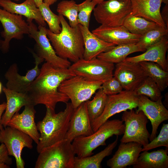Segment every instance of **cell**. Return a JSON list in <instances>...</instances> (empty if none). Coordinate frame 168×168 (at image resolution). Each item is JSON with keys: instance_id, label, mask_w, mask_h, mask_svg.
Listing matches in <instances>:
<instances>
[{"instance_id": "cell-35", "label": "cell", "mask_w": 168, "mask_h": 168, "mask_svg": "<svg viewBox=\"0 0 168 168\" xmlns=\"http://www.w3.org/2000/svg\"><path fill=\"white\" fill-rule=\"evenodd\" d=\"M49 6L43 2L38 8L44 20L49 26V29L54 33L59 34L62 30L59 16L52 12Z\"/></svg>"}, {"instance_id": "cell-38", "label": "cell", "mask_w": 168, "mask_h": 168, "mask_svg": "<svg viewBox=\"0 0 168 168\" xmlns=\"http://www.w3.org/2000/svg\"><path fill=\"white\" fill-rule=\"evenodd\" d=\"M101 88L107 96L117 94L123 91V87L121 83L114 76L104 81Z\"/></svg>"}, {"instance_id": "cell-9", "label": "cell", "mask_w": 168, "mask_h": 168, "mask_svg": "<svg viewBox=\"0 0 168 168\" xmlns=\"http://www.w3.org/2000/svg\"><path fill=\"white\" fill-rule=\"evenodd\" d=\"M139 98L134 91L125 90L116 94L107 96L103 112L91 124L93 132L116 114L137 108Z\"/></svg>"}, {"instance_id": "cell-11", "label": "cell", "mask_w": 168, "mask_h": 168, "mask_svg": "<svg viewBox=\"0 0 168 168\" xmlns=\"http://www.w3.org/2000/svg\"><path fill=\"white\" fill-rule=\"evenodd\" d=\"M69 68L75 75L92 81H105L113 76L114 64L96 58L89 60L80 59Z\"/></svg>"}, {"instance_id": "cell-45", "label": "cell", "mask_w": 168, "mask_h": 168, "mask_svg": "<svg viewBox=\"0 0 168 168\" xmlns=\"http://www.w3.org/2000/svg\"><path fill=\"white\" fill-rule=\"evenodd\" d=\"M2 90V86L1 82H0V94L1 93Z\"/></svg>"}, {"instance_id": "cell-7", "label": "cell", "mask_w": 168, "mask_h": 168, "mask_svg": "<svg viewBox=\"0 0 168 168\" xmlns=\"http://www.w3.org/2000/svg\"><path fill=\"white\" fill-rule=\"evenodd\" d=\"M103 81H92L75 75L63 81L58 91L67 96L71 101L74 108L89 100L99 89Z\"/></svg>"}, {"instance_id": "cell-21", "label": "cell", "mask_w": 168, "mask_h": 168, "mask_svg": "<svg viewBox=\"0 0 168 168\" xmlns=\"http://www.w3.org/2000/svg\"><path fill=\"white\" fill-rule=\"evenodd\" d=\"M167 36H165L158 42L147 49L144 53L136 56L127 57L123 61L153 62L158 64L165 71L168 72V62L166 58L168 49Z\"/></svg>"}, {"instance_id": "cell-13", "label": "cell", "mask_w": 168, "mask_h": 168, "mask_svg": "<svg viewBox=\"0 0 168 168\" xmlns=\"http://www.w3.org/2000/svg\"><path fill=\"white\" fill-rule=\"evenodd\" d=\"M0 22L3 29L1 35L4 38L1 41L0 49L4 53L8 52L12 39L21 40L24 35L29 34V25L21 15L11 13L0 8Z\"/></svg>"}, {"instance_id": "cell-37", "label": "cell", "mask_w": 168, "mask_h": 168, "mask_svg": "<svg viewBox=\"0 0 168 168\" xmlns=\"http://www.w3.org/2000/svg\"><path fill=\"white\" fill-rule=\"evenodd\" d=\"M145 146L143 147L142 152L164 146L168 148V124H163L160 133Z\"/></svg>"}, {"instance_id": "cell-40", "label": "cell", "mask_w": 168, "mask_h": 168, "mask_svg": "<svg viewBox=\"0 0 168 168\" xmlns=\"http://www.w3.org/2000/svg\"><path fill=\"white\" fill-rule=\"evenodd\" d=\"M168 4H165V6L163 8L162 12L161 13L162 19L167 28H168Z\"/></svg>"}, {"instance_id": "cell-29", "label": "cell", "mask_w": 168, "mask_h": 168, "mask_svg": "<svg viewBox=\"0 0 168 168\" xmlns=\"http://www.w3.org/2000/svg\"><path fill=\"white\" fill-rule=\"evenodd\" d=\"M147 77L152 78L157 84L161 91L168 86V72L165 71L158 64L149 61L138 63Z\"/></svg>"}, {"instance_id": "cell-49", "label": "cell", "mask_w": 168, "mask_h": 168, "mask_svg": "<svg viewBox=\"0 0 168 168\" xmlns=\"http://www.w3.org/2000/svg\"><path fill=\"white\" fill-rule=\"evenodd\" d=\"M1 40L0 41V47H1Z\"/></svg>"}, {"instance_id": "cell-22", "label": "cell", "mask_w": 168, "mask_h": 168, "mask_svg": "<svg viewBox=\"0 0 168 168\" xmlns=\"http://www.w3.org/2000/svg\"><path fill=\"white\" fill-rule=\"evenodd\" d=\"M0 6L11 13L25 17L27 23L34 20L39 26L45 27L46 25L38 8L32 0H26L20 4L11 0H0Z\"/></svg>"}, {"instance_id": "cell-8", "label": "cell", "mask_w": 168, "mask_h": 168, "mask_svg": "<svg viewBox=\"0 0 168 168\" xmlns=\"http://www.w3.org/2000/svg\"><path fill=\"white\" fill-rule=\"evenodd\" d=\"M124 122L125 128L121 142H135L142 147L149 142L150 134L147 128L148 119L142 111H135L134 109L124 111L121 117Z\"/></svg>"}, {"instance_id": "cell-10", "label": "cell", "mask_w": 168, "mask_h": 168, "mask_svg": "<svg viewBox=\"0 0 168 168\" xmlns=\"http://www.w3.org/2000/svg\"><path fill=\"white\" fill-rule=\"evenodd\" d=\"M27 23L29 29V35L36 43L35 45L36 52L35 54L55 67L69 68L71 65V62L57 54L47 36L46 28L39 26L38 28L32 22Z\"/></svg>"}, {"instance_id": "cell-43", "label": "cell", "mask_w": 168, "mask_h": 168, "mask_svg": "<svg viewBox=\"0 0 168 168\" xmlns=\"http://www.w3.org/2000/svg\"><path fill=\"white\" fill-rule=\"evenodd\" d=\"M35 3L37 7L39 5L42 4L43 2V0H32Z\"/></svg>"}, {"instance_id": "cell-41", "label": "cell", "mask_w": 168, "mask_h": 168, "mask_svg": "<svg viewBox=\"0 0 168 168\" xmlns=\"http://www.w3.org/2000/svg\"><path fill=\"white\" fill-rule=\"evenodd\" d=\"M6 106V103L3 102L0 104V130L2 129L4 127L1 124V121L2 114L5 110Z\"/></svg>"}, {"instance_id": "cell-3", "label": "cell", "mask_w": 168, "mask_h": 168, "mask_svg": "<svg viewBox=\"0 0 168 168\" xmlns=\"http://www.w3.org/2000/svg\"><path fill=\"white\" fill-rule=\"evenodd\" d=\"M61 25L60 32L56 34L46 28V34L57 54L59 57L73 63L83 58L84 43L78 25L71 27L64 16L58 14Z\"/></svg>"}, {"instance_id": "cell-32", "label": "cell", "mask_w": 168, "mask_h": 168, "mask_svg": "<svg viewBox=\"0 0 168 168\" xmlns=\"http://www.w3.org/2000/svg\"><path fill=\"white\" fill-rule=\"evenodd\" d=\"M168 29L160 26L152 29L142 35L136 43L143 51L155 44L165 36L168 35Z\"/></svg>"}, {"instance_id": "cell-36", "label": "cell", "mask_w": 168, "mask_h": 168, "mask_svg": "<svg viewBox=\"0 0 168 168\" xmlns=\"http://www.w3.org/2000/svg\"><path fill=\"white\" fill-rule=\"evenodd\" d=\"M97 3L93 0H85L78 4L79 24L89 28L91 12Z\"/></svg>"}, {"instance_id": "cell-1", "label": "cell", "mask_w": 168, "mask_h": 168, "mask_svg": "<svg viewBox=\"0 0 168 168\" xmlns=\"http://www.w3.org/2000/svg\"><path fill=\"white\" fill-rule=\"evenodd\" d=\"M75 75L69 68H56L45 63L26 93L34 106L43 104L46 107L55 110L58 102L66 103L69 100L67 96L58 91L59 86L63 81Z\"/></svg>"}, {"instance_id": "cell-20", "label": "cell", "mask_w": 168, "mask_h": 168, "mask_svg": "<svg viewBox=\"0 0 168 168\" xmlns=\"http://www.w3.org/2000/svg\"><path fill=\"white\" fill-rule=\"evenodd\" d=\"M33 104L25 106L21 114L16 113L8 122L7 126L14 127L29 136L37 144L39 142L40 133L35 121L36 113Z\"/></svg>"}, {"instance_id": "cell-30", "label": "cell", "mask_w": 168, "mask_h": 168, "mask_svg": "<svg viewBox=\"0 0 168 168\" xmlns=\"http://www.w3.org/2000/svg\"><path fill=\"white\" fill-rule=\"evenodd\" d=\"M123 26L130 33L141 35L159 26L156 23L143 17L132 15L125 19Z\"/></svg>"}, {"instance_id": "cell-14", "label": "cell", "mask_w": 168, "mask_h": 168, "mask_svg": "<svg viewBox=\"0 0 168 168\" xmlns=\"http://www.w3.org/2000/svg\"><path fill=\"white\" fill-rule=\"evenodd\" d=\"M113 76L125 90L134 91L147 77L138 63L123 61L116 64Z\"/></svg>"}, {"instance_id": "cell-27", "label": "cell", "mask_w": 168, "mask_h": 168, "mask_svg": "<svg viewBox=\"0 0 168 168\" xmlns=\"http://www.w3.org/2000/svg\"><path fill=\"white\" fill-rule=\"evenodd\" d=\"M138 52L144 51L136 43L123 44L114 46L110 50L100 54L97 58L117 64L123 61L129 55Z\"/></svg>"}, {"instance_id": "cell-39", "label": "cell", "mask_w": 168, "mask_h": 168, "mask_svg": "<svg viewBox=\"0 0 168 168\" xmlns=\"http://www.w3.org/2000/svg\"><path fill=\"white\" fill-rule=\"evenodd\" d=\"M9 156L5 145L2 143L0 145V163H4L10 166L12 161V158Z\"/></svg>"}, {"instance_id": "cell-33", "label": "cell", "mask_w": 168, "mask_h": 168, "mask_svg": "<svg viewBox=\"0 0 168 168\" xmlns=\"http://www.w3.org/2000/svg\"><path fill=\"white\" fill-rule=\"evenodd\" d=\"M57 11L58 14L67 18L71 27H75L78 25V4L74 1L64 0L61 1L57 5Z\"/></svg>"}, {"instance_id": "cell-18", "label": "cell", "mask_w": 168, "mask_h": 168, "mask_svg": "<svg viewBox=\"0 0 168 168\" xmlns=\"http://www.w3.org/2000/svg\"><path fill=\"white\" fill-rule=\"evenodd\" d=\"M92 33L104 41L116 45L137 43L142 36L130 33L123 25L110 26L101 25Z\"/></svg>"}, {"instance_id": "cell-44", "label": "cell", "mask_w": 168, "mask_h": 168, "mask_svg": "<svg viewBox=\"0 0 168 168\" xmlns=\"http://www.w3.org/2000/svg\"><path fill=\"white\" fill-rule=\"evenodd\" d=\"M10 166L4 163H0V168H9Z\"/></svg>"}, {"instance_id": "cell-48", "label": "cell", "mask_w": 168, "mask_h": 168, "mask_svg": "<svg viewBox=\"0 0 168 168\" xmlns=\"http://www.w3.org/2000/svg\"><path fill=\"white\" fill-rule=\"evenodd\" d=\"M14 0V1H19V0Z\"/></svg>"}, {"instance_id": "cell-16", "label": "cell", "mask_w": 168, "mask_h": 168, "mask_svg": "<svg viewBox=\"0 0 168 168\" xmlns=\"http://www.w3.org/2000/svg\"><path fill=\"white\" fill-rule=\"evenodd\" d=\"M35 60L34 68L28 71L25 75H21L18 72L16 63L11 65L5 73L4 76L7 80L6 87L11 90L21 93H26L31 83L39 75L40 69L39 65L44 60L33 54Z\"/></svg>"}, {"instance_id": "cell-24", "label": "cell", "mask_w": 168, "mask_h": 168, "mask_svg": "<svg viewBox=\"0 0 168 168\" xmlns=\"http://www.w3.org/2000/svg\"><path fill=\"white\" fill-rule=\"evenodd\" d=\"M2 91L5 95L7 102L5 111L2 116L1 122L5 128L7 126L14 115L18 112L22 107L33 104L26 92H16L4 86L2 87Z\"/></svg>"}, {"instance_id": "cell-47", "label": "cell", "mask_w": 168, "mask_h": 168, "mask_svg": "<svg viewBox=\"0 0 168 168\" xmlns=\"http://www.w3.org/2000/svg\"><path fill=\"white\" fill-rule=\"evenodd\" d=\"M162 2L164 3L165 4H168V0H162Z\"/></svg>"}, {"instance_id": "cell-6", "label": "cell", "mask_w": 168, "mask_h": 168, "mask_svg": "<svg viewBox=\"0 0 168 168\" xmlns=\"http://www.w3.org/2000/svg\"><path fill=\"white\" fill-rule=\"evenodd\" d=\"M93 11L95 20L101 25L118 26L131 15L132 7L130 0H106L98 3Z\"/></svg>"}, {"instance_id": "cell-23", "label": "cell", "mask_w": 168, "mask_h": 168, "mask_svg": "<svg viewBox=\"0 0 168 168\" xmlns=\"http://www.w3.org/2000/svg\"><path fill=\"white\" fill-rule=\"evenodd\" d=\"M130 1L132 7V15L143 17L167 28L161 15L160 8L162 0Z\"/></svg>"}, {"instance_id": "cell-28", "label": "cell", "mask_w": 168, "mask_h": 168, "mask_svg": "<svg viewBox=\"0 0 168 168\" xmlns=\"http://www.w3.org/2000/svg\"><path fill=\"white\" fill-rule=\"evenodd\" d=\"M118 136L115 140L109 144L104 150L93 156L79 158L75 156L74 168H100L103 159L110 155L118 142Z\"/></svg>"}, {"instance_id": "cell-5", "label": "cell", "mask_w": 168, "mask_h": 168, "mask_svg": "<svg viewBox=\"0 0 168 168\" xmlns=\"http://www.w3.org/2000/svg\"><path fill=\"white\" fill-rule=\"evenodd\" d=\"M35 168H74L75 154L72 142L64 139L43 150Z\"/></svg>"}, {"instance_id": "cell-26", "label": "cell", "mask_w": 168, "mask_h": 168, "mask_svg": "<svg viewBox=\"0 0 168 168\" xmlns=\"http://www.w3.org/2000/svg\"><path fill=\"white\" fill-rule=\"evenodd\" d=\"M133 168H168V148L149 152L142 151Z\"/></svg>"}, {"instance_id": "cell-42", "label": "cell", "mask_w": 168, "mask_h": 168, "mask_svg": "<svg viewBox=\"0 0 168 168\" xmlns=\"http://www.w3.org/2000/svg\"><path fill=\"white\" fill-rule=\"evenodd\" d=\"M57 0H44L43 2L49 6L53 4Z\"/></svg>"}, {"instance_id": "cell-46", "label": "cell", "mask_w": 168, "mask_h": 168, "mask_svg": "<svg viewBox=\"0 0 168 168\" xmlns=\"http://www.w3.org/2000/svg\"><path fill=\"white\" fill-rule=\"evenodd\" d=\"M94 1L96 2L97 3L100 2H101V1L106 0H93Z\"/></svg>"}, {"instance_id": "cell-17", "label": "cell", "mask_w": 168, "mask_h": 168, "mask_svg": "<svg viewBox=\"0 0 168 168\" xmlns=\"http://www.w3.org/2000/svg\"><path fill=\"white\" fill-rule=\"evenodd\" d=\"M93 133L85 102L74 109L65 139L72 142L77 137L88 136Z\"/></svg>"}, {"instance_id": "cell-12", "label": "cell", "mask_w": 168, "mask_h": 168, "mask_svg": "<svg viewBox=\"0 0 168 168\" xmlns=\"http://www.w3.org/2000/svg\"><path fill=\"white\" fill-rule=\"evenodd\" d=\"M33 140L28 135L7 126L0 130V142L5 145L9 156H13L17 168H24L25 162L21 156L24 147L32 149Z\"/></svg>"}, {"instance_id": "cell-15", "label": "cell", "mask_w": 168, "mask_h": 168, "mask_svg": "<svg viewBox=\"0 0 168 168\" xmlns=\"http://www.w3.org/2000/svg\"><path fill=\"white\" fill-rule=\"evenodd\" d=\"M161 96L156 101H153L144 95L139 96L138 109L142 111L151 121L152 131L149 140L152 141L156 137L159 126L168 119V110L163 104Z\"/></svg>"}, {"instance_id": "cell-25", "label": "cell", "mask_w": 168, "mask_h": 168, "mask_svg": "<svg viewBox=\"0 0 168 168\" xmlns=\"http://www.w3.org/2000/svg\"><path fill=\"white\" fill-rule=\"evenodd\" d=\"M78 25L84 41V59L89 60L97 58L100 54L110 50L116 45L99 39L91 32L89 28L80 24Z\"/></svg>"}, {"instance_id": "cell-34", "label": "cell", "mask_w": 168, "mask_h": 168, "mask_svg": "<svg viewBox=\"0 0 168 168\" xmlns=\"http://www.w3.org/2000/svg\"><path fill=\"white\" fill-rule=\"evenodd\" d=\"M134 91L138 96L148 97L153 101H156L161 96L162 92L156 82L147 77Z\"/></svg>"}, {"instance_id": "cell-4", "label": "cell", "mask_w": 168, "mask_h": 168, "mask_svg": "<svg viewBox=\"0 0 168 168\" xmlns=\"http://www.w3.org/2000/svg\"><path fill=\"white\" fill-rule=\"evenodd\" d=\"M124 128L122 120H107L92 134L80 136L73 140L72 143L75 155L79 158L91 156L96 148L106 145L105 141L108 138L114 135L123 134Z\"/></svg>"}, {"instance_id": "cell-50", "label": "cell", "mask_w": 168, "mask_h": 168, "mask_svg": "<svg viewBox=\"0 0 168 168\" xmlns=\"http://www.w3.org/2000/svg\"><path fill=\"white\" fill-rule=\"evenodd\" d=\"M0 41H1V40H0Z\"/></svg>"}, {"instance_id": "cell-31", "label": "cell", "mask_w": 168, "mask_h": 168, "mask_svg": "<svg viewBox=\"0 0 168 168\" xmlns=\"http://www.w3.org/2000/svg\"><path fill=\"white\" fill-rule=\"evenodd\" d=\"M107 95L100 88L95 93L93 99L86 101L87 109L91 123H92L102 113L106 105Z\"/></svg>"}, {"instance_id": "cell-19", "label": "cell", "mask_w": 168, "mask_h": 168, "mask_svg": "<svg viewBox=\"0 0 168 168\" xmlns=\"http://www.w3.org/2000/svg\"><path fill=\"white\" fill-rule=\"evenodd\" d=\"M142 145L135 142H121L112 157L106 162L110 168H125L135 165L142 148Z\"/></svg>"}, {"instance_id": "cell-2", "label": "cell", "mask_w": 168, "mask_h": 168, "mask_svg": "<svg viewBox=\"0 0 168 168\" xmlns=\"http://www.w3.org/2000/svg\"><path fill=\"white\" fill-rule=\"evenodd\" d=\"M66 104L64 110L57 114L55 110L46 107L45 116L37 124L40 135L36 147L39 153L45 148L65 139L74 110L71 102Z\"/></svg>"}]
</instances>
